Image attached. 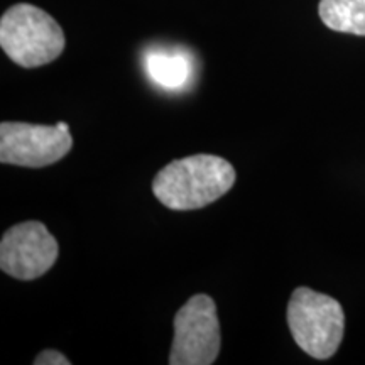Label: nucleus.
I'll return each mask as SVG.
<instances>
[{
	"mask_svg": "<svg viewBox=\"0 0 365 365\" xmlns=\"http://www.w3.org/2000/svg\"><path fill=\"white\" fill-rule=\"evenodd\" d=\"M287 327L303 352L327 360L336 354L344 340L345 313L331 296L296 287L287 304Z\"/></svg>",
	"mask_w": 365,
	"mask_h": 365,
	"instance_id": "nucleus-3",
	"label": "nucleus"
},
{
	"mask_svg": "<svg viewBox=\"0 0 365 365\" xmlns=\"http://www.w3.org/2000/svg\"><path fill=\"white\" fill-rule=\"evenodd\" d=\"M36 365H70L71 362L65 355L58 350H43L38 357L34 359Z\"/></svg>",
	"mask_w": 365,
	"mask_h": 365,
	"instance_id": "nucleus-9",
	"label": "nucleus"
},
{
	"mask_svg": "<svg viewBox=\"0 0 365 365\" xmlns=\"http://www.w3.org/2000/svg\"><path fill=\"white\" fill-rule=\"evenodd\" d=\"M234 166L213 154H193L164 166L153 181V193L164 207L190 212L217 202L235 185Z\"/></svg>",
	"mask_w": 365,
	"mask_h": 365,
	"instance_id": "nucleus-1",
	"label": "nucleus"
},
{
	"mask_svg": "<svg viewBox=\"0 0 365 365\" xmlns=\"http://www.w3.org/2000/svg\"><path fill=\"white\" fill-rule=\"evenodd\" d=\"M145 73L164 90H181L191 78V59L178 49H150L144 56Z\"/></svg>",
	"mask_w": 365,
	"mask_h": 365,
	"instance_id": "nucleus-7",
	"label": "nucleus"
},
{
	"mask_svg": "<svg viewBox=\"0 0 365 365\" xmlns=\"http://www.w3.org/2000/svg\"><path fill=\"white\" fill-rule=\"evenodd\" d=\"M58 254V242L44 223L22 222L0 240V269L14 279L34 281L54 266Z\"/></svg>",
	"mask_w": 365,
	"mask_h": 365,
	"instance_id": "nucleus-6",
	"label": "nucleus"
},
{
	"mask_svg": "<svg viewBox=\"0 0 365 365\" xmlns=\"http://www.w3.org/2000/svg\"><path fill=\"white\" fill-rule=\"evenodd\" d=\"M73 148L66 122L38 125L27 122L0 124V161L21 168H44L61 161Z\"/></svg>",
	"mask_w": 365,
	"mask_h": 365,
	"instance_id": "nucleus-5",
	"label": "nucleus"
},
{
	"mask_svg": "<svg viewBox=\"0 0 365 365\" xmlns=\"http://www.w3.org/2000/svg\"><path fill=\"white\" fill-rule=\"evenodd\" d=\"M65 44L61 26L31 4H16L0 19V46L22 68L49 65L61 56Z\"/></svg>",
	"mask_w": 365,
	"mask_h": 365,
	"instance_id": "nucleus-2",
	"label": "nucleus"
},
{
	"mask_svg": "<svg viewBox=\"0 0 365 365\" xmlns=\"http://www.w3.org/2000/svg\"><path fill=\"white\" fill-rule=\"evenodd\" d=\"M318 12L331 31L365 36V0H319Z\"/></svg>",
	"mask_w": 365,
	"mask_h": 365,
	"instance_id": "nucleus-8",
	"label": "nucleus"
},
{
	"mask_svg": "<svg viewBox=\"0 0 365 365\" xmlns=\"http://www.w3.org/2000/svg\"><path fill=\"white\" fill-rule=\"evenodd\" d=\"M171 365H212L220 354L222 333L217 304L208 294H195L176 313Z\"/></svg>",
	"mask_w": 365,
	"mask_h": 365,
	"instance_id": "nucleus-4",
	"label": "nucleus"
}]
</instances>
